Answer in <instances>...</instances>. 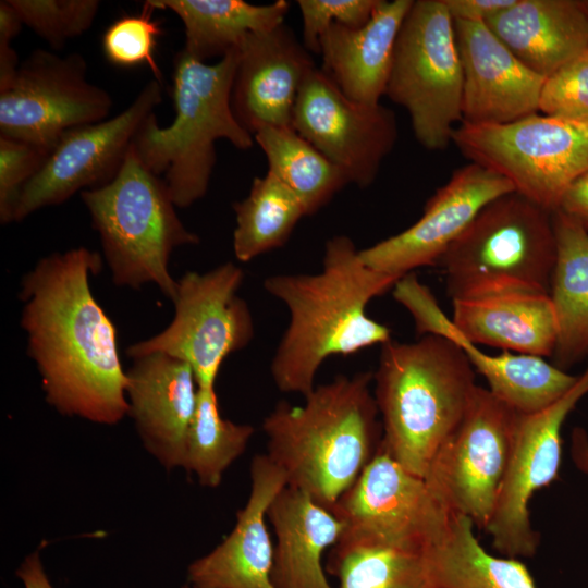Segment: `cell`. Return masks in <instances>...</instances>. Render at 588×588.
<instances>
[{"label": "cell", "instance_id": "cell-1", "mask_svg": "<svg viewBox=\"0 0 588 588\" xmlns=\"http://www.w3.org/2000/svg\"><path fill=\"white\" fill-rule=\"evenodd\" d=\"M101 267V256L84 246L39 259L21 281V327L48 404L115 425L128 413L127 376L115 326L90 290Z\"/></svg>", "mask_w": 588, "mask_h": 588}, {"label": "cell", "instance_id": "cell-2", "mask_svg": "<svg viewBox=\"0 0 588 588\" xmlns=\"http://www.w3.org/2000/svg\"><path fill=\"white\" fill-rule=\"evenodd\" d=\"M399 279L365 265L345 235L327 241L320 272L268 277L264 287L290 313L270 366L278 389L306 396L327 358L389 342L391 330L369 317L366 308Z\"/></svg>", "mask_w": 588, "mask_h": 588}, {"label": "cell", "instance_id": "cell-3", "mask_svg": "<svg viewBox=\"0 0 588 588\" xmlns=\"http://www.w3.org/2000/svg\"><path fill=\"white\" fill-rule=\"evenodd\" d=\"M372 380L369 371L336 376L315 387L302 406L279 402L262 422L266 454L284 471L287 486L330 511L382 441Z\"/></svg>", "mask_w": 588, "mask_h": 588}, {"label": "cell", "instance_id": "cell-4", "mask_svg": "<svg viewBox=\"0 0 588 588\" xmlns=\"http://www.w3.org/2000/svg\"><path fill=\"white\" fill-rule=\"evenodd\" d=\"M373 381L383 446L425 478L464 416L477 385L475 369L454 342L425 334L416 342L381 345Z\"/></svg>", "mask_w": 588, "mask_h": 588}, {"label": "cell", "instance_id": "cell-5", "mask_svg": "<svg viewBox=\"0 0 588 588\" xmlns=\"http://www.w3.org/2000/svg\"><path fill=\"white\" fill-rule=\"evenodd\" d=\"M238 62V48L217 63L200 62L183 49L174 58L172 100L175 117L159 126L156 113L140 124L132 140L139 161L161 176L179 208L203 198L216 164L218 139L238 149L254 145V136L236 120L231 91Z\"/></svg>", "mask_w": 588, "mask_h": 588}, {"label": "cell", "instance_id": "cell-6", "mask_svg": "<svg viewBox=\"0 0 588 588\" xmlns=\"http://www.w3.org/2000/svg\"><path fill=\"white\" fill-rule=\"evenodd\" d=\"M118 286L154 283L173 301L177 281L169 271L174 248L199 243L182 223L167 184L138 159L132 146L117 176L79 193Z\"/></svg>", "mask_w": 588, "mask_h": 588}, {"label": "cell", "instance_id": "cell-7", "mask_svg": "<svg viewBox=\"0 0 588 588\" xmlns=\"http://www.w3.org/2000/svg\"><path fill=\"white\" fill-rule=\"evenodd\" d=\"M556 260L552 212L513 191L488 203L439 259L452 299L549 293Z\"/></svg>", "mask_w": 588, "mask_h": 588}, {"label": "cell", "instance_id": "cell-8", "mask_svg": "<svg viewBox=\"0 0 588 588\" xmlns=\"http://www.w3.org/2000/svg\"><path fill=\"white\" fill-rule=\"evenodd\" d=\"M385 96L409 114L416 139L442 150L462 122L463 69L444 0H414L400 28Z\"/></svg>", "mask_w": 588, "mask_h": 588}, {"label": "cell", "instance_id": "cell-9", "mask_svg": "<svg viewBox=\"0 0 588 588\" xmlns=\"http://www.w3.org/2000/svg\"><path fill=\"white\" fill-rule=\"evenodd\" d=\"M452 143L470 162L502 175L551 212L588 171V122L535 113L506 124L461 123Z\"/></svg>", "mask_w": 588, "mask_h": 588}, {"label": "cell", "instance_id": "cell-10", "mask_svg": "<svg viewBox=\"0 0 588 588\" xmlns=\"http://www.w3.org/2000/svg\"><path fill=\"white\" fill-rule=\"evenodd\" d=\"M243 270L232 262L207 272H186L176 284L174 317L160 333L132 344V357L164 353L191 366L198 387L216 388L224 359L248 345L254 322L247 303L237 295Z\"/></svg>", "mask_w": 588, "mask_h": 588}, {"label": "cell", "instance_id": "cell-11", "mask_svg": "<svg viewBox=\"0 0 588 588\" xmlns=\"http://www.w3.org/2000/svg\"><path fill=\"white\" fill-rule=\"evenodd\" d=\"M113 101L87 78L85 58L33 50L0 88V136L51 152L69 130L108 119Z\"/></svg>", "mask_w": 588, "mask_h": 588}, {"label": "cell", "instance_id": "cell-12", "mask_svg": "<svg viewBox=\"0 0 588 588\" xmlns=\"http://www.w3.org/2000/svg\"><path fill=\"white\" fill-rule=\"evenodd\" d=\"M518 414L476 385L464 416L436 453L425 479L453 512L485 530L513 445Z\"/></svg>", "mask_w": 588, "mask_h": 588}, {"label": "cell", "instance_id": "cell-13", "mask_svg": "<svg viewBox=\"0 0 588 588\" xmlns=\"http://www.w3.org/2000/svg\"><path fill=\"white\" fill-rule=\"evenodd\" d=\"M343 535L422 552L446 531L453 511L424 477L403 467L382 442L331 510Z\"/></svg>", "mask_w": 588, "mask_h": 588}, {"label": "cell", "instance_id": "cell-14", "mask_svg": "<svg viewBox=\"0 0 588 588\" xmlns=\"http://www.w3.org/2000/svg\"><path fill=\"white\" fill-rule=\"evenodd\" d=\"M586 394L588 366L574 387L554 404L535 414H518L507 467L485 529L502 556L522 559L536 554L540 535L531 525L530 500L556 479L562 426Z\"/></svg>", "mask_w": 588, "mask_h": 588}, {"label": "cell", "instance_id": "cell-15", "mask_svg": "<svg viewBox=\"0 0 588 588\" xmlns=\"http://www.w3.org/2000/svg\"><path fill=\"white\" fill-rule=\"evenodd\" d=\"M161 101L162 83L154 78L119 114L66 131L24 187L14 222L45 207L60 205L77 192L111 182L121 170L138 127Z\"/></svg>", "mask_w": 588, "mask_h": 588}, {"label": "cell", "instance_id": "cell-16", "mask_svg": "<svg viewBox=\"0 0 588 588\" xmlns=\"http://www.w3.org/2000/svg\"><path fill=\"white\" fill-rule=\"evenodd\" d=\"M292 127L360 188L373 183L399 136L391 109L350 99L318 68L299 90Z\"/></svg>", "mask_w": 588, "mask_h": 588}, {"label": "cell", "instance_id": "cell-17", "mask_svg": "<svg viewBox=\"0 0 588 588\" xmlns=\"http://www.w3.org/2000/svg\"><path fill=\"white\" fill-rule=\"evenodd\" d=\"M393 296L411 313L419 335L437 334L454 342L475 371L487 380L488 390L517 414L543 411L565 395L578 379L540 356L506 351L499 355L485 353L458 331L431 291L413 273L396 281Z\"/></svg>", "mask_w": 588, "mask_h": 588}, {"label": "cell", "instance_id": "cell-18", "mask_svg": "<svg viewBox=\"0 0 588 588\" xmlns=\"http://www.w3.org/2000/svg\"><path fill=\"white\" fill-rule=\"evenodd\" d=\"M513 191L502 175L469 162L434 192L413 225L359 250V256L368 267L397 278L420 267L437 266L488 203Z\"/></svg>", "mask_w": 588, "mask_h": 588}, {"label": "cell", "instance_id": "cell-19", "mask_svg": "<svg viewBox=\"0 0 588 588\" xmlns=\"http://www.w3.org/2000/svg\"><path fill=\"white\" fill-rule=\"evenodd\" d=\"M316 68L285 23L249 34L238 47L231 91L238 123L253 136L267 126L292 127L299 90Z\"/></svg>", "mask_w": 588, "mask_h": 588}, {"label": "cell", "instance_id": "cell-20", "mask_svg": "<svg viewBox=\"0 0 588 588\" xmlns=\"http://www.w3.org/2000/svg\"><path fill=\"white\" fill-rule=\"evenodd\" d=\"M453 21L463 69L461 123L506 124L539 113L546 77L516 58L485 22Z\"/></svg>", "mask_w": 588, "mask_h": 588}, {"label": "cell", "instance_id": "cell-21", "mask_svg": "<svg viewBox=\"0 0 588 588\" xmlns=\"http://www.w3.org/2000/svg\"><path fill=\"white\" fill-rule=\"evenodd\" d=\"M128 403L144 448L166 469L184 465L198 383L191 366L160 352L133 358L126 370Z\"/></svg>", "mask_w": 588, "mask_h": 588}, {"label": "cell", "instance_id": "cell-22", "mask_svg": "<svg viewBox=\"0 0 588 588\" xmlns=\"http://www.w3.org/2000/svg\"><path fill=\"white\" fill-rule=\"evenodd\" d=\"M250 493L237 511L225 539L187 567L191 588H275L271 581L273 551L266 526L267 511L287 486L284 471L267 454L250 463Z\"/></svg>", "mask_w": 588, "mask_h": 588}, {"label": "cell", "instance_id": "cell-23", "mask_svg": "<svg viewBox=\"0 0 588 588\" xmlns=\"http://www.w3.org/2000/svg\"><path fill=\"white\" fill-rule=\"evenodd\" d=\"M414 0H379L369 21L331 24L320 38V70L350 99L378 105L385 95L396 38Z\"/></svg>", "mask_w": 588, "mask_h": 588}, {"label": "cell", "instance_id": "cell-24", "mask_svg": "<svg viewBox=\"0 0 588 588\" xmlns=\"http://www.w3.org/2000/svg\"><path fill=\"white\" fill-rule=\"evenodd\" d=\"M485 23L516 58L543 77L588 49L583 0H516Z\"/></svg>", "mask_w": 588, "mask_h": 588}, {"label": "cell", "instance_id": "cell-25", "mask_svg": "<svg viewBox=\"0 0 588 588\" xmlns=\"http://www.w3.org/2000/svg\"><path fill=\"white\" fill-rule=\"evenodd\" d=\"M267 517L277 536L271 581L275 588H333L322 554L345 531L344 520L304 491L284 487L270 503Z\"/></svg>", "mask_w": 588, "mask_h": 588}, {"label": "cell", "instance_id": "cell-26", "mask_svg": "<svg viewBox=\"0 0 588 588\" xmlns=\"http://www.w3.org/2000/svg\"><path fill=\"white\" fill-rule=\"evenodd\" d=\"M452 322L470 342L552 357L558 322L549 293L511 292L452 299Z\"/></svg>", "mask_w": 588, "mask_h": 588}, {"label": "cell", "instance_id": "cell-27", "mask_svg": "<svg viewBox=\"0 0 588 588\" xmlns=\"http://www.w3.org/2000/svg\"><path fill=\"white\" fill-rule=\"evenodd\" d=\"M556 260L550 297L558 322L553 365L571 368L588 355V231L555 210Z\"/></svg>", "mask_w": 588, "mask_h": 588}, {"label": "cell", "instance_id": "cell-28", "mask_svg": "<svg viewBox=\"0 0 588 588\" xmlns=\"http://www.w3.org/2000/svg\"><path fill=\"white\" fill-rule=\"evenodd\" d=\"M474 527L469 517L454 512L444 535L422 551L432 588H537L520 559L489 553Z\"/></svg>", "mask_w": 588, "mask_h": 588}, {"label": "cell", "instance_id": "cell-29", "mask_svg": "<svg viewBox=\"0 0 588 588\" xmlns=\"http://www.w3.org/2000/svg\"><path fill=\"white\" fill-rule=\"evenodd\" d=\"M157 10H170L184 25L183 50L206 62L238 48L254 33L272 29L282 23L290 2L252 4L243 0H148Z\"/></svg>", "mask_w": 588, "mask_h": 588}, {"label": "cell", "instance_id": "cell-30", "mask_svg": "<svg viewBox=\"0 0 588 588\" xmlns=\"http://www.w3.org/2000/svg\"><path fill=\"white\" fill-rule=\"evenodd\" d=\"M254 139L267 158L268 172L298 197L306 216L316 213L350 184L344 172L293 127L267 126Z\"/></svg>", "mask_w": 588, "mask_h": 588}, {"label": "cell", "instance_id": "cell-31", "mask_svg": "<svg viewBox=\"0 0 588 588\" xmlns=\"http://www.w3.org/2000/svg\"><path fill=\"white\" fill-rule=\"evenodd\" d=\"M233 209V250L242 262L283 246L306 216L298 197L269 172L254 179L248 195L234 203Z\"/></svg>", "mask_w": 588, "mask_h": 588}, {"label": "cell", "instance_id": "cell-32", "mask_svg": "<svg viewBox=\"0 0 588 588\" xmlns=\"http://www.w3.org/2000/svg\"><path fill=\"white\" fill-rule=\"evenodd\" d=\"M422 552L342 535L331 548L326 571L339 588H432Z\"/></svg>", "mask_w": 588, "mask_h": 588}, {"label": "cell", "instance_id": "cell-33", "mask_svg": "<svg viewBox=\"0 0 588 588\" xmlns=\"http://www.w3.org/2000/svg\"><path fill=\"white\" fill-rule=\"evenodd\" d=\"M254 431L250 425L221 417L216 388L198 387L183 468L203 487L217 488L229 466L244 453Z\"/></svg>", "mask_w": 588, "mask_h": 588}, {"label": "cell", "instance_id": "cell-34", "mask_svg": "<svg viewBox=\"0 0 588 588\" xmlns=\"http://www.w3.org/2000/svg\"><path fill=\"white\" fill-rule=\"evenodd\" d=\"M23 24L52 49L87 32L98 13V0H10Z\"/></svg>", "mask_w": 588, "mask_h": 588}, {"label": "cell", "instance_id": "cell-35", "mask_svg": "<svg viewBox=\"0 0 588 588\" xmlns=\"http://www.w3.org/2000/svg\"><path fill=\"white\" fill-rule=\"evenodd\" d=\"M155 10L147 0L139 13L115 20L103 33L101 45L111 64L123 68L146 64L154 78L162 83V72L155 59L157 37L162 28L154 19Z\"/></svg>", "mask_w": 588, "mask_h": 588}, {"label": "cell", "instance_id": "cell-36", "mask_svg": "<svg viewBox=\"0 0 588 588\" xmlns=\"http://www.w3.org/2000/svg\"><path fill=\"white\" fill-rule=\"evenodd\" d=\"M539 112L588 122V49L546 77Z\"/></svg>", "mask_w": 588, "mask_h": 588}, {"label": "cell", "instance_id": "cell-37", "mask_svg": "<svg viewBox=\"0 0 588 588\" xmlns=\"http://www.w3.org/2000/svg\"><path fill=\"white\" fill-rule=\"evenodd\" d=\"M50 151L39 146L0 136V222H14L20 196L37 174Z\"/></svg>", "mask_w": 588, "mask_h": 588}, {"label": "cell", "instance_id": "cell-38", "mask_svg": "<svg viewBox=\"0 0 588 588\" xmlns=\"http://www.w3.org/2000/svg\"><path fill=\"white\" fill-rule=\"evenodd\" d=\"M379 0H298L303 20V45L313 53L320 52V38L331 24L352 28L364 26Z\"/></svg>", "mask_w": 588, "mask_h": 588}, {"label": "cell", "instance_id": "cell-39", "mask_svg": "<svg viewBox=\"0 0 588 588\" xmlns=\"http://www.w3.org/2000/svg\"><path fill=\"white\" fill-rule=\"evenodd\" d=\"M516 0H444L453 20L486 22Z\"/></svg>", "mask_w": 588, "mask_h": 588}, {"label": "cell", "instance_id": "cell-40", "mask_svg": "<svg viewBox=\"0 0 588 588\" xmlns=\"http://www.w3.org/2000/svg\"><path fill=\"white\" fill-rule=\"evenodd\" d=\"M558 210L588 231V171L569 185Z\"/></svg>", "mask_w": 588, "mask_h": 588}, {"label": "cell", "instance_id": "cell-41", "mask_svg": "<svg viewBox=\"0 0 588 588\" xmlns=\"http://www.w3.org/2000/svg\"><path fill=\"white\" fill-rule=\"evenodd\" d=\"M15 574L25 588H53L45 573L40 559V549L27 555Z\"/></svg>", "mask_w": 588, "mask_h": 588}, {"label": "cell", "instance_id": "cell-42", "mask_svg": "<svg viewBox=\"0 0 588 588\" xmlns=\"http://www.w3.org/2000/svg\"><path fill=\"white\" fill-rule=\"evenodd\" d=\"M23 21L10 0L0 1V45H11L23 26Z\"/></svg>", "mask_w": 588, "mask_h": 588}, {"label": "cell", "instance_id": "cell-43", "mask_svg": "<svg viewBox=\"0 0 588 588\" xmlns=\"http://www.w3.org/2000/svg\"><path fill=\"white\" fill-rule=\"evenodd\" d=\"M571 455L576 467L588 475V436L581 428L572 432Z\"/></svg>", "mask_w": 588, "mask_h": 588}, {"label": "cell", "instance_id": "cell-44", "mask_svg": "<svg viewBox=\"0 0 588 588\" xmlns=\"http://www.w3.org/2000/svg\"><path fill=\"white\" fill-rule=\"evenodd\" d=\"M583 4L587 11V14H588V0H583Z\"/></svg>", "mask_w": 588, "mask_h": 588}, {"label": "cell", "instance_id": "cell-45", "mask_svg": "<svg viewBox=\"0 0 588 588\" xmlns=\"http://www.w3.org/2000/svg\"><path fill=\"white\" fill-rule=\"evenodd\" d=\"M183 588H191V586H189V585H185Z\"/></svg>", "mask_w": 588, "mask_h": 588}]
</instances>
